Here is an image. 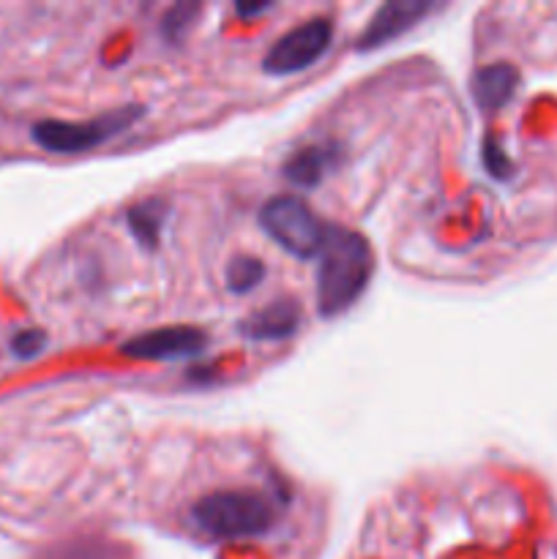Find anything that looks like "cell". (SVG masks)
<instances>
[{
    "label": "cell",
    "instance_id": "obj_1",
    "mask_svg": "<svg viewBox=\"0 0 557 559\" xmlns=\"http://www.w3.org/2000/svg\"><path fill=\"white\" fill-rule=\"evenodd\" d=\"M371 278V249L364 235L328 224L317 267V309L322 317L347 311Z\"/></svg>",
    "mask_w": 557,
    "mask_h": 559
},
{
    "label": "cell",
    "instance_id": "obj_2",
    "mask_svg": "<svg viewBox=\"0 0 557 559\" xmlns=\"http://www.w3.org/2000/svg\"><path fill=\"white\" fill-rule=\"evenodd\" d=\"M191 522L211 538L246 540L271 533L276 513L271 502L254 491H213L191 508Z\"/></svg>",
    "mask_w": 557,
    "mask_h": 559
},
{
    "label": "cell",
    "instance_id": "obj_3",
    "mask_svg": "<svg viewBox=\"0 0 557 559\" xmlns=\"http://www.w3.org/2000/svg\"><path fill=\"white\" fill-rule=\"evenodd\" d=\"M262 229L282 246L287 254L298 257V260H311L320 257L322 246H325L328 224L311 213L306 202L298 197H273L265 202L260 213Z\"/></svg>",
    "mask_w": 557,
    "mask_h": 559
},
{
    "label": "cell",
    "instance_id": "obj_4",
    "mask_svg": "<svg viewBox=\"0 0 557 559\" xmlns=\"http://www.w3.org/2000/svg\"><path fill=\"white\" fill-rule=\"evenodd\" d=\"M142 115L140 107H120L112 112L102 115L96 120H87V123H66V120H42L31 129L33 142L42 145L49 153H85L98 147L102 142L112 140L120 131L129 129L131 123H137Z\"/></svg>",
    "mask_w": 557,
    "mask_h": 559
},
{
    "label": "cell",
    "instance_id": "obj_5",
    "mask_svg": "<svg viewBox=\"0 0 557 559\" xmlns=\"http://www.w3.org/2000/svg\"><path fill=\"white\" fill-rule=\"evenodd\" d=\"M333 38V25L325 16L304 22V25L293 27L287 36L278 38L268 55L262 58V71L273 76L298 74V71L309 69L315 60L322 58Z\"/></svg>",
    "mask_w": 557,
    "mask_h": 559
},
{
    "label": "cell",
    "instance_id": "obj_6",
    "mask_svg": "<svg viewBox=\"0 0 557 559\" xmlns=\"http://www.w3.org/2000/svg\"><path fill=\"white\" fill-rule=\"evenodd\" d=\"M208 347V336L197 328L175 325V328H158V331L142 333L126 342L120 353L126 358L137 360H180L200 355Z\"/></svg>",
    "mask_w": 557,
    "mask_h": 559
},
{
    "label": "cell",
    "instance_id": "obj_7",
    "mask_svg": "<svg viewBox=\"0 0 557 559\" xmlns=\"http://www.w3.org/2000/svg\"><path fill=\"white\" fill-rule=\"evenodd\" d=\"M429 11V0H391V3L380 5L377 14L371 16L369 27L364 31V36L358 38V49H375L393 41L396 36L407 33Z\"/></svg>",
    "mask_w": 557,
    "mask_h": 559
},
{
    "label": "cell",
    "instance_id": "obj_8",
    "mask_svg": "<svg viewBox=\"0 0 557 559\" xmlns=\"http://www.w3.org/2000/svg\"><path fill=\"white\" fill-rule=\"evenodd\" d=\"M300 325V309L295 300H273L262 311H254L249 320H244L240 331L251 342H282L289 338Z\"/></svg>",
    "mask_w": 557,
    "mask_h": 559
},
{
    "label": "cell",
    "instance_id": "obj_9",
    "mask_svg": "<svg viewBox=\"0 0 557 559\" xmlns=\"http://www.w3.org/2000/svg\"><path fill=\"white\" fill-rule=\"evenodd\" d=\"M519 85V74L511 63H491L475 71L473 76V98L481 109L491 112L511 102L513 91Z\"/></svg>",
    "mask_w": 557,
    "mask_h": 559
},
{
    "label": "cell",
    "instance_id": "obj_10",
    "mask_svg": "<svg viewBox=\"0 0 557 559\" xmlns=\"http://www.w3.org/2000/svg\"><path fill=\"white\" fill-rule=\"evenodd\" d=\"M333 162H336V147H304V151H298L287 164H284V175H287L289 183L300 186V189H315V186L325 178V173L331 169Z\"/></svg>",
    "mask_w": 557,
    "mask_h": 559
},
{
    "label": "cell",
    "instance_id": "obj_11",
    "mask_svg": "<svg viewBox=\"0 0 557 559\" xmlns=\"http://www.w3.org/2000/svg\"><path fill=\"white\" fill-rule=\"evenodd\" d=\"M164 216H167V205L162 200H147L140 202L129 211V227L134 233V238L140 240L142 246L153 249L158 243V233H162Z\"/></svg>",
    "mask_w": 557,
    "mask_h": 559
},
{
    "label": "cell",
    "instance_id": "obj_12",
    "mask_svg": "<svg viewBox=\"0 0 557 559\" xmlns=\"http://www.w3.org/2000/svg\"><path fill=\"white\" fill-rule=\"evenodd\" d=\"M265 278V265L254 257H238L227 267V289L235 295H246Z\"/></svg>",
    "mask_w": 557,
    "mask_h": 559
},
{
    "label": "cell",
    "instance_id": "obj_13",
    "mask_svg": "<svg viewBox=\"0 0 557 559\" xmlns=\"http://www.w3.org/2000/svg\"><path fill=\"white\" fill-rule=\"evenodd\" d=\"M194 14H197V5H189V3H180V5H175L173 11H169L167 16H164V36L167 38H180L183 36V31L186 27H189V22L194 20Z\"/></svg>",
    "mask_w": 557,
    "mask_h": 559
},
{
    "label": "cell",
    "instance_id": "obj_14",
    "mask_svg": "<svg viewBox=\"0 0 557 559\" xmlns=\"http://www.w3.org/2000/svg\"><path fill=\"white\" fill-rule=\"evenodd\" d=\"M44 344H47V336L42 331H22L11 338V353L16 358H36L44 349Z\"/></svg>",
    "mask_w": 557,
    "mask_h": 559
},
{
    "label": "cell",
    "instance_id": "obj_15",
    "mask_svg": "<svg viewBox=\"0 0 557 559\" xmlns=\"http://www.w3.org/2000/svg\"><path fill=\"white\" fill-rule=\"evenodd\" d=\"M484 162L495 178H508V173H511V162L500 151V145H495V140L484 142Z\"/></svg>",
    "mask_w": 557,
    "mask_h": 559
},
{
    "label": "cell",
    "instance_id": "obj_16",
    "mask_svg": "<svg viewBox=\"0 0 557 559\" xmlns=\"http://www.w3.org/2000/svg\"><path fill=\"white\" fill-rule=\"evenodd\" d=\"M271 9H273V3H238V5H235L238 16H244V20L260 16V14H265V11H271Z\"/></svg>",
    "mask_w": 557,
    "mask_h": 559
}]
</instances>
